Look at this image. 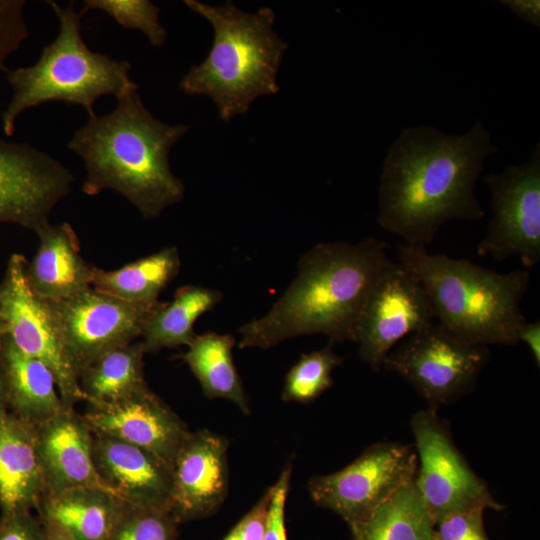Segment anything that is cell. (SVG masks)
Listing matches in <instances>:
<instances>
[{
    "label": "cell",
    "mask_w": 540,
    "mask_h": 540,
    "mask_svg": "<svg viewBox=\"0 0 540 540\" xmlns=\"http://www.w3.org/2000/svg\"><path fill=\"white\" fill-rule=\"evenodd\" d=\"M497 150L481 120L462 135L427 125L402 129L383 161L378 224L406 245L426 246L450 220H481L475 184Z\"/></svg>",
    "instance_id": "cell-1"
},
{
    "label": "cell",
    "mask_w": 540,
    "mask_h": 540,
    "mask_svg": "<svg viewBox=\"0 0 540 540\" xmlns=\"http://www.w3.org/2000/svg\"><path fill=\"white\" fill-rule=\"evenodd\" d=\"M387 248L374 237L315 245L301 256L295 279L269 311L240 327L238 347L268 349L312 334H323L330 343L355 342L365 301L392 262Z\"/></svg>",
    "instance_id": "cell-2"
},
{
    "label": "cell",
    "mask_w": 540,
    "mask_h": 540,
    "mask_svg": "<svg viewBox=\"0 0 540 540\" xmlns=\"http://www.w3.org/2000/svg\"><path fill=\"white\" fill-rule=\"evenodd\" d=\"M188 128L155 118L138 86L125 91L110 113L88 114L67 144L84 163L82 191L93 196L113 190L145 219L158 217L183 198L185 187L170 168L169 152Z\"/></svg>",
    "instance_id": "cell-3"
},
{
    "label": "cell",
    "mask_w": 540,
    "mask_h": 540,
    "mask_svg": "<svg viewBox=\"0 0 540 540\" xmlns=\"http://www.w3.org/2000/svg\"><path fill=\"white\" fill-rule=\"evenodd\" d=\"M398 258L420 281L437 323L451 334L487 346L518 343V331L527 321L520 303L529 270L498 273L467 259L431 254L422 245L399 246Z\"/></svg>",
    "instance_id": "cell-4"
},
{
    "label": "cell",
    "mask_w": 540,
    "mask_h": 540,
    "mask_svg": "<svg viewBox=\"0 0 540 540\" xmlns=\"http://www.w3.org/2000/svg\"><path fill=\"white\" fill-rule=\"evenodd\" d=\"M184 3L211 23L214 39L204 61L193 65L179 82L183 92L209 96L219 117L229 121L245 114L257 97L280 91L276 77L287 44L273 31L271 8L250 13L232 1L222 6Z\"/></svg>",
    "instance_id": "cell-5"
},
{
    "label": "cell",
    "mask_w": 540,
    "mask_h": 540,
    "mask_svg": "<svg viewBox=\"0 0 540 540\" xmlns=\"http://www.w3.org/2000/svg\"><path fill=\"white\" fill-rule=\"evenodd\" d=\"M47 3L59 22L56 38L43 48L33 65L5 71L12 97L1 113V124L8 137L14 134L18 117L32 107L59 101L82 106L91 114L99 97L117 98L138 86L130 78L128 61L88 48L81 35L83 14L76 12L73 2L66 7L54 0Z\"/></svg>",
    "instance_id": "cell-6"
},
{
    "label": "cell",
    "mask_w": 540,
    "mask_h": 540,
    "mask_svg": "<svg viewBox=\"0 0 540 540\" xmlns=\"http://www.w3.org/2000/svg\"><path fill=\"white\" fill-rule=\"evenodd\" d=\"M488 359L487 345L462 340L436 322L400 341L383 368L402 376L437 409L469 393Z\"/></svg>",
    "instance_id": "cell-7"
},
{
    "label": "cell",
    "mask_w": 540,
    "mask_h": 540,
    "mask_svg": "<svg viewBox=\"0 0 540 540\" xmlns=\"http://www.w3.org/2000/svg\"><path fill=\"white\" fill-rule=\"evenodd\" d=\"M417 455L411 446L377 442L344 468L308 483L313 502L338 514L352 528L414 480Z\"/></svg>",
    "instance_id": "cell-8"
},
{
    "label": "cell",
    "mask_w": 540,
    "mask_h": 540,
    "mask_svg": "<svg viewBox=\"0 0 540 540\" xmlns=\"http://www.w3.org/2000/svg\"><path fill=\"white\" fill-rule=\"evenodd\" d=\"M410 425L417 455L414 484L433 523L468 508L504 509L456 447L436 409L417 411Z\"/></svg>",
    "instance_id": "cell-9"
},
{
    "label": "cell",
    "mask_w": 540,
    "mask_h": 540,
    "mask_svg": "<svg viewBox=\"0 0 540 540\" xmlns=\"http://www.w3.org/2000/svg\"><path fill=\"white\" fill-rule=\"evenodd\" d=\"M483 180L491 192L492 218L477 254L496 261L517 256L531 270L540 261V143L526 162Z\"/></svg>",
    "instance_id": "cell-10"
},
{
    "label": "cell",
    "mask_w": 540,
    "mask_h": 540,
    "mask_svg": "<svg viewBox=\"0 0 540 540\" xmlns=\"http://www.w3.org/2000/svg\"><path fill=\"white\" fill-rule=\"evenodd\" d=\"M27 260L12 254L0 282V311L5 336L23 353L43 362L53 373L60 397L74 409L83 395L79 376L62 342L49 303L30 288Z\"/></svg>",
    "instance_id": "cell-11"
},
{
    "label": "cell",
    "mask_w": 540,
    "mask_h": 540,
    "mask_svg": "<svg viewBox=\"0 0 540 540\" xmlns=\"http://www.w3.org/2000/svg\"><path fill=\"white\" fill-rule=\"evenodd\" d=\"M48 303L79 376L105 352L141 337L147 320L162 302L131 303L90 287L71 298Z\"/></svg>",
    "instance_id": "cell-12"
},
{
    "label": "cell",
    "mask_w": 540,
    "mask_h": 540,
    "mask_svg": "<svg viewBox=\"0 0 540 540\" xmlns=\"http://www.w3.org/2000/svg\"><path fill=\"white\" fill-rule=\"evenodd\" d=\"M420 281L401 263L391 262L369 293L355 327L358 355L374 371L408 335L436 323Z\"/></svg>",
    "instance_id": "cell-13"
},
{
    "label": "cell",
    "mask_w": 540,
    "mask_h": 540,
    "mask_svg": "<svg viewBox=\"0 0 540 540\" xmlns=\"http://www.w3.org/2000/svg\"><path fill=\"white\" fill-rule=\"evenodd\" d=\"M73 181L70 170L53 156L28 143L0 139V223L36 233L49 223Z\"/></svg>",
    "instance_id": "cell-14"
},
{
    "label": "cell",
    "mask_w": 540,
    "mask_h": 540,
    "mask_svg": "<svg viewBox=\"0 0 540 540\" xmlns=\"http://www.w3.org/2000/svg\"><path fill=\"white\" fill-rule=\"evenodd\" d=\"M227 440L201 429L189 432L172 465L170 512L181 524L212 516L228 490Z\"/></svg>",
    "instance_id": "cell-15"
},
{
    "label": "cell",
    "mask_w": 540,
    "mask_h": 540,
    "mask_svg": "<svg viewBox=\"0 0 540 540\" xmlns=\"http://www.w3.org/2000/svg\"><path fill=\"white\" fill-rule=\"evenodd\" d=\"M82 417L94 434L148 450L171 466L190 432L148 387L112 403L89 405Z\"/></svg>",
    "instance_id": "cell-16"
},
{
    "label": "cell",
    "mask_w": 540,
    "mask_h": 540,
    "mask_svg": "<svg viewBox=\"0 0 540 540\" xmlns=\"http://www.w3.org/2000/svg\"><path fill=\"white\" fill-rule=\"evenodd\" d=\"M93 461L103 482L123 501L169 509L172 466L154 453L93 433Z\"/></svg>",
    "instance_id": "cell-17"
},
{
    "label": "cell",
    "mask_w": 540,
    "mask_h": 540,
    "mask_svg": "<svg viewBox=\"0 0 540 540\" xmlns=\"http://www.w3.org/2000/svg\"><path fill=\"white\" fill-rule=\"evenodd\" d=\"M36 427L46 492L90 487L119 497L96 470L92 455L93 432L82 415L74 409H65Z\"/></svg>",
    "instance_id": "cell-18"
},
{
    "label": "cell",
    "mask_w": 540,
    "mask_h": 540,
    "mask_svg": "<svg viewBox=\"0 0 540 540\" xmlns=\"http://www.w3.org/2000/svg\"><path fill=\"white\" fill-rule=\"evenodd\" d=\"M36 234L39 247L27 261L26 277L39 298L57 303L92 287L95 266L82 258L78 237L69 223H47Z\"/></svg>",
    "instance_id": "cell-19"
},
{
    "label": "cell",
    "mask_w": 540,
    "mask_h": 540,
    "mask_svg": "<svg viewBox=\"0 0 540 540\" xmlns=\"http://www.w3.org/2000/svg\"><path fill=\"white\" fill-rule=\"evenodd\" d=\"M45 492L37 427L8 411L0 418V511H31Z\"/></svg>",
    "instance_id": "cell-20"
},
{
    "label": "cell",
    "mask_w": 540,
    "mask_h": 540,
    "mask_svg": "<svg viewBox=\"0 0 540 540\" xmlns=\"http://www.w3.org/2000/svg\"><path fill=\"white\" fill-rule=\"evenodd\" d=\"M0 371L8 408L19 418L38 426L68 409L51 370L20 351L6 336L0 352Z\"/></svg>",
    "instance_id": "cell-21"
},
{
    "label": "cell",
    "mask_w": 540,
    "mask_h": 540,
    "mask_svg": "<svg viewBox=\"0 0 540 540\" xmlns=\"http://www.w3.org/2000/svg\"><path fill=\"white\" fill-rule=\"evenodd\" d=\"M125 501L97 488L46 492L37 510L42 521L63 529L73 540H107Z\"/></svg>",
    "instance_id": "cell-22"
},
{
    "label": "cell",
    "mask_w": 540,
    "mask_h": 540,
    "mask_svg": "<svg viewBox=\"0 0 540 540\" xmlns=\"http://www.w3.org/2000/svg\"><path fill=\"white\" fill-rule=\"evenodd\" d=\"M235 344L236 339L231 334L211 331L196 334L181 358L189 366L207 398L229 400L248 415V398L233 361Z\"/></svg>",
    "instance_id": "cell-23"
},
{
    "label": "cell",
    "mask_w": 540,
    "mask_h": 540,
    "mask_svg": "<svg viewBox=\"0 0 540 540\" xmlns=\"http://www.w3.org/2000/svg\"><path fill=\"white\" fill-rule=\"evenodd\" d=\"M221 291L196 285L179 288L171 302H162L147 320L142 343L147 352L188 346L196 334L194 324L221 302Z\"/></svg>",
    "instance_id": "cell-24"
},
{
    "label": "cell",
    "mask_w": 540,
    "mask_h": 540,
    "mask_svg": "<svg viewBox=\"0 0 540 540\" xmlns=\"http://www.w3.org/2000/svg\"><path fill=\"white\" fill-rule=\"evenodd\" d=\"M180 267L178 249L170 246L116 270L94 267L92 287L127 302L153 304Z\"/></svg>",
    "instance_id": "cell-25"
},
{
    "label": "cell",
    "mask_w": 540,
    "mask_h": 540,
    "mask_svg": "<svg viewBox=\"0 0 540 540\" xmlns=\"http://www.w3.org/2000/svg\"><path fill=\"white\" fill-rule=\"evenodd\" d=\"M143 343L132 342L105 352L79 373L83 400L103 405L148 387L144 379Z\"/></svg>",
    "instance_id": "cell-26"
},
{
    "label": "cell",
    "mask_w": 540,
    "mask_h": 540,
    "mask_svg": "<svg viewBox=\"0 0 540 540\" xmlns=\"http://www.w3.org/2000/svg\"><path fill=\"white\" fill-rule=\"evenodd\" d=\"M350 530L351 540H436L434 523L414 480Z\"/></svg>",
    "instance_id": "cell-27"
},
{
    "label": "cell",
    "mask_w": 540,
    "mask_h": 540,
    "mask_svg": "<svg viewBox=\"0 0 540 540\" xmlns=\"http://www.w3.org/2000/svg\"><path fill=\"white\" fill-rule=\"evenodd\" d=\"M330 343L304 353L285 376L282 399L286 402L309 403L333 384L332 372L343 362Z\"/></svg>",
    "instance_id": "cell-28"
},
{
    "label": "cell",
    "mask_w": 540,
    "mask_h": 540,
    "mask_svg": "<svg viewBox=\"0 0 540 540\" xmlns=\"http://www.w3.org/2000/svg\"><path fill=\"white\" fill-rule=\"evenodd\" d=\"M179 525L169 509L124 502L107 540H177Z\"/></svg>",
    "instance_id": "cell-29"
},
{
    "label": "cell",
    "mask_w": 540,
    "mask_h": 540,
    "mask_svg": "<svg viewBox=\"0 0 540 540\" xmlns=\"http://www.w3.org/2000/svg\"><path fill=\"white\" fill-rule=\"evenodd\" d=\"M83 3L82 14L100 10L122 27L142 32L155 47L166 42L167 32L159 22L160 9L149 0H85Z\"/></svg>",
    "instance_id": "cell-30"
},
{
    "label": "cell",
    "mask_w": 540,
    "mask_h": 540,
    "mask_svg": "<svg viewBox=\"0 0 540 540\" xmlns=\"http://www.w3.org/2000/svg\"><path fill=\"white\" fill-rule=\"evenodd\" d=\"M25 0H0V76L6 60L29 37L24 7Z\"/></svg>",
    "instance_id": "cell-31"
},
{
    "label": "cell",
    "mask_w": 540,
    "mask_h": 540,
    "mask_svg": "<svg viewBox=\"0 0 540 540\" xmlns=\"http://www.w3.org/2000/svg\"><path fill=\"white\" fill-rule=\"evenodd\" d=\"M483 508H468L444 515L434 522L436 540H490L483 522Z\"/></svg>",
    "instance_id": "cell-32"
},
{
    "label": "cell",
    "mask_w": 540,
    "mask_h": 540,
    "mask_svg": "<svg viewBox=\"0 0 540 540\" xmlns=\"http://www.w3.org/2000/svg\"><path fill=\"white\" fill-rule=\"evenodd\" d=\"M292 463L288 462L277 481L269 487L270 499L264 540H288L285 504L290 486Z\"/></svg>",
    "instance_id": "cell-33"
},
{
    "label": "cell",
    "mask_w": 540,
    "mask_h": 540,
    "mask_svg": "<svg viewBox=\"0 0 540 540\" xmlns=\"http://www.w3.org/2000/svg\"><path fill=\"white\" fill-rule=\"evenodd\" d=\"M0 540H48L46 527L31 511L0 514Z\"/></svg>",
    "instance_id": "cell-34"
},
{
    "label": "cell",
    "mask_w": 540,
    "mask_h": 540,
    "mask_svg": "<svg viewBox=\"0 0 540 540\" xmlns=\"http://www.w3.org/2000/svg\"><path fill=\"white\" fill-rule=\"evenodd\" d=\"M269 488L258 502L232 527L222 540H264L268 506Z\"/></svg>",
    "instance_id": "cell-35"
},
{
    "label": "cell",
    "mask_w": 540,
    "mask_h": 540,
    "mask_svg": "<svg viewBox=\"0 0 540 540\" xmlns=\"http://www.w3.org/2000/svg\"><path fill=\"white\" fill-rule=\"evenodd\" d=\"M500 3L507 6L522 20L540 27V2L538 0H503Z\"/></svg>",
    "instance_id": "cell-36"
},
{
    "label": "cell",
    "mask_w": 540,
    "mask_h": 540,
    "mask_svg": "<svg viewBox=\"0 0 540 540\" xmlns=\"http://www.w3.org/2000/svg\"><path fill=\"white\" fill-rule=\"evenodd\" d=\"M518 342L526 344L530 350L537 367L540 366V321H526L517 334Z\"/></svg>",
    "instance_id": "cell-37"
},
{
    "label": "cell",
    "mask_w": 540,
    "mask_h": 540,
    "mask_svg": "<svg viewBox=\"0 0 540 540\" xmlns=\"http://www.w3.org/2000/svg\"><path fill=\"white\" fill-rule=\"evenodd\" d=\"M46 527L48 540H73L63 529L59 526L42 521Z\"/></svg>",
    "instance_id": "cell-38"
},
{
    "label": "cell",
    "mask_w": 540,
    "mask_h": 540,
    "mask_svg": "<svg viewBox=\"0 0 540 540\" xmlns=\"http://www.w3.org/2000/svg\"><path fill=\"white\" fill-rule=\"evenodd\" d=\"M8 412V400L3 375L0 371V418Z\"/></svg>",
    "instance_id": "cell-39"
},
{
    "label": "cell",
    "mask_w": 540,
    "mask_h": 540,
    "mask_svg": "<svg viewBox=\"0 0 540 540\" xmlns=\"http://www.w3.org/2000/svg\"><path fill=\"white\" fill-rule=\"evenodd\" d=\"M4 337H5V326H4L3 317L0 311V352H1Z\"/></svg>",
    "instance_id": "cell-40"
}]
</instances>
